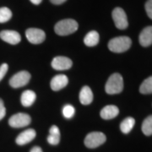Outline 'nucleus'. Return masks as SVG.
I'll list each match as a JSON object with an SVG mask.
<instances>
[{"mask_svg": "<svg viewBox=\"0 0 152 152\" xmlns=\"http://www.w3.org/2000/svg\"><path fill=\"white\" fill-rule=\"evenodd\" d=\"M106 92L109 95L119 94L124 90V79L118 73L113 74L107 81L105 86Z\"/></svg>", "mask_w": 152, "mask_h": 152, "instance_id": "nucleus-1", "label": "nucleus"}, {"mask_svg": "<svg viewBox=\"0 0 152 152\" xmlns=\"http://www.w3.org/2000/svg\"><path fill=\"white\" fill-rule=\"evenodd\" d=\"M131 44L132 41L129 37H118L110 40L108 42V48L113 53H120L130 48Z\"/></svg>", "mask_w": 152, "mask_h": 152, "instance_id": "nucleus-2", "label": "nucleus"}, {"mask_svg": "<svg viewBox=\"0 0 152 152\" xmlns=\"http://www.w3.org/2000/svg\"><path fill=\"white\" fill-rule=\"evenodd\" d=\"M78 30V23L72 19H65L58 21L54 26L55 32L59 36H68Z\"/></svg>", "mask_w": 152, "mask_h": 152, "instance_id": "nucleus-3", "label": "nucleus"}, {"mask_svg": "<svg viewBox=\"0 0 152 152\" xmlns=\"http://www.w3.org/2000/svg\"><path fill=\"white\" fill-rule=\"evenodd\" d=\"M107 137L103 133L101 132H92L88 134L85 139V145L87 148L94 149L103 145L106 142Z\"/></svg>", "mask_w": 152, "mask_h": 152, "instance_id": "nucleus-4", "label": "nucleus"}, {"mask_svg": "<svg viewBox=\"0 0 152 152\" xmlns=\"http://www.w3.org/2000/svg\"><path fill=\"white\" fill-rule=\"evenodd\" d=\"M113 19L116 27L119 30H125L129 26L128 18L126 15L125 11L122 8H115L113 11Z\"/></svg>", "mask_w": 152, "mask_h": 152, "instance_id": "nucleus-5", "label": "nucleus"}, {"mask_svg": "<svg viewBox=\"0 0 152 152\" xmlns=\"http://www.w3.org/2000/svg\"><path fill=\"white\" fill-rule=\"evenodd\" d=\"M31 118L26 113H17L13 115L9 120V124L12 128H24L31 124Z\"/></svg>", "mask_w": 152, "mask_h": 152, "instance_id": "nucleus-6", "label": "nucleus"}, {"mask_svg": "<svg viewBox=\"0 0 152 152\" xmlns=\"http://www.w3.org/2000/svg\"><path fill=\"white\" fill-rule=\"evenodd\" d=\"M31 80V75L27 71H20L15 74L10 80V85L13 88H20L26 86Z\"/></svg>", "mask_w": 152, "mask_h": 152, "instance_id": "nucleus-7", "label": "nucleus"}, {"mask_svg": "<svg viewBox=\"0 0 152 152\" xmlns=\"http://www.w3.org/2000/svg\"><path fill=\"white\" fill-rule=\"evenodd\" d=\"M26 36L27 40L32 44H40L43 42L46 34L42 30L37 28H30L26 31Z\"/></svg>", "mask_w": 152, "mask_h": 152, "instance_id": "nucleus-8", "label": "nucleus"}, {"mask_svg": "<svg viewBox=\"0 0 152 152\" xmlns=\"http://www.w3.org/2000/svg\"><path fill=\"white\" fill-rule=\"evenodd\" d=\"M72 60L67 57L58 56L52 61V67L56 70H66L72 67Z\"/></svg>", "mask_w": 152, "mask_h": 152, "instance_id": "nucleus-9", "label": "nucleus"}, {"mask_svg": "<svg viewBox=\"0 0 152 152\" xmlns=\"http://www.w3.org/2000/svg\"><path fill=\"white\" fill-rule=\"evenodd\" d=\"M0 38L11 45H16L21 41L20 35L15 31H2L0 32Z\"/></svg>", "mask_w": 152, "mask_h": 152, "instance_id": "nucleus-10", "label": "nucleus"}, {"mask_svg": "<svg viewBox=\"0 0 152 152\" xmlns=\"http://www.w3.org/2000/svg\"><path fill=\"white\" fill-rule=\"evenodd\" d=\"M36 135H37L36 131L32 129H26L24 132L20 133L19 135L17 136L15 142L19 145H26L28 143L32 141L33 140L36 138Z\"/></svg>", "mask_w": 152, "mask_h": 152, "instance_id": "nucleus-11", "label": "nucleus"}, {"mask_svg": "<svg viewBox=\"0 0 152 152\" xmlns=\"http://www.w3.org/2000/svg\"><path fill=\"white\" fill-rule=\"evenodd\" d=\"M68 83L69 79L67 76L64 75H58L53 77V80H51V88L53 91H58L64 88L68 85Z\"/></svg>", "mask_w": 152, "mask_h": 152, "instance_id": "nucleus-12", "label": "nucleus"}, {"mask_svg": "<svg viewBox=\"0 0 152 152\" xmlns=\"http://www.w3.org/2000/svg\"><path fill=\"white\" fill-rule=\"evenodd\" d=\"M139 41L142 47H149L152 44V26L145 27L140 34Z\"/></svg>", "mask_w": 152, "mask_h": 152, "instance_id": "nucleus-13", "label": "nucleus"}, {"mask_svg": "<svg viewBox=\"0 0 152 152\" xmlns=\"http://www.w3.org/2000/svg\"><path fill=\"white\" fill-rule=\"evenodd\" d=\"M118 113H119L118 107H117L116 106H113V105H108L102 109L101 117H102V118L105 120H110L116 118L118 115Z\"/></svg>", "mask_w": 152, "mask_h": 152, "instance_id": "nucleus-14", "label": "nucleus"}, {"mask_svg": "<svg viewBox=\"0 0 152 152\" xmlns=\"http://www.w3.org/2000/svg\"><path fill=\"white\" fill-rule=\"evenodd\" d=\"M37 99V95L36 93L32 91H26L22 93L21 97H20V102H21V104L26 107H29L31 106H32L33 103L35 102Z\"/></svg>", "mask_w": 152, "mask_h": 152, "instance_id": "nucleus-15", "label": "nucleus"}, {"mask_svg": "<svg viewBox=\"0 0 152 152\" xmlns=\"http://www.w3.org/2000/svg\"><path fill=\"white\" fill-rule=\"evenodd\" d=\"M80 101L83 105H89L92 102L93 93L89 86H84L80 93Z\"/></svg>", "mask_w": 152, "mask_h": 152, "instance_id": "nucleus-16", "label": "nucleus"}, {"mask_svg": "<svg viewBox=\"0 0 152 152\" xmlns=\"http://www.w3.org/2000/svg\"><path fill=\"white\" fill-rule=\"evenodd\" d=\"M60 141V131L59 129L53 125L51 127L49 130V135L48 137V142L52 145H57L59 144Z\"/></svg>", "mask_w": 152, "mask_h": 152, "instance_id": "nucleus-17", "label": "nucleus"}, {"mask_svg": "<svg viewBox=\"0 0 152 152\" xmlns=\"http://www.w3.org/2000/svg\"><path fill=\"white\" fill-rule=\"evenodd\" d=\"M99 34L96 31H91L89 33H87V35L84 38V43L86 45L87 47H94L96 45H97L99 42Z\"/></svg>", "mask_w": 152, "mask_h": 152, "instance_id": "nucleus-18", "label": "nucleus"}, {"mask_svg": "<svg viewBox=\"0 0 152 152\" xmlns=\"http://www.w3.org/2000/svg\"><path fill=\"white\" fill-rule=\"evenodd\" d=\"M135 124V120L134 118H126L124 120L122 121L121 124H120V129L122 131V133H124L125 134L130 133V131L133 129L134 126Z\"/></svg>", "mask_w": 152, "mask_h": 152, "instance_id": "nucleus-19", "label": "nucleus"}, {"mask_svg": "<svg viewBox=\"0 0 152 152\" xmlns=\"http://www.w3.org/2000/svg\"><path fill=\"white\" fill-rule=\"evenodd\" d=\"M142 132L146 136L152 135V115L147 117L142 124Z\"/></svg>", "mask_w": 152, "mask_h": 152, "instance_id": "nucleus-20", "label": "nucleus"}, {"mask_svg": "<svg viewBox=\"0 0 152 152\" xmlns=\"http://www.w3.org/2000/svg\"><path fill=\"white\" fill-rule=\"evenodd\" d=\"M140 92L141 94H152V76L145 79L140 87Z\"/></svg>", "mask_w": 152, "mask_h": 152, "instance_id": "nucleus-21", "label": "nucleus"}, {"mask_svg": "<svg viewBox=\"0 0 152 152\" xmlns=\"http://www.w3.org/2000/svg\"><path fill=\"white\" fill-rule=\"evenodd\" d=\"M12 18V12L6 7L0 8V23H5Z\"/></svg>", "mask_w": 152, "mask_h": 152, "instance_id": "nucleus-22", "label": "nucleus"}, {"mask_svg": "<svg viewBox=\"0 0 152 152\" xmlns=\"http://www.w3.org/2000/svg\"><path fill=\"white\" fill-rule=\"evenodd\" d=\"M75 107L71 105H65L63 108V115L65 118H72L75 115Z\"/></svg>", "mask_w": 152, "mask_h": 152, "instance_id": "nucleus-23", "label": "nucleus"}, {"mask_svg": "<svg viewBox=\"0 0 152 152\" xmlns=\"http://www.w3.org/2000/svg\"><path fill=\"white\" fill-rule=\"evenodd\" d=\"M145 9L146 11V14L148 17L152 20V0H148L145 3Z\"/></svg>", "mask_w": 152, "mask_h": 152, "instance_id": "nucleus-24", "label": "nucleus"}, {"mask_svg": "<svg viewBox=\"0 0 152 152\" xmlns=\"http://www.w3.org/2000/svg\"><path fill=\"white\" fill-rule=\"evenodd\" d=\"M8 69H9V65L7 64H3L2 65L0 66V81L5 76L7 72H8Z\"/></svg>", "mask_w": 152, "mask_h": 152, "instance_id": "nucleus-25", "label": "nucleus"}, {"mask_svg": "<svg viewBox=\"0 0 152 152\" xmlns=\"http://www.w3.org/2000/svg\"><path fill=\"white\" fill-rule=\"evenodd\" d=\"M6 114V108L4 107V104L2 99H0V120H2L4 117H5Z\"/></svg>", "mask_w": 152, "mask_h": 152, "instance_id": "nucleus-26", "label": "nucleus"}, {"mask_svg": "<svg viewBox=\"0 0 152 152\" xmlns=\"http://www.w3.org/2000/svg\"><path fill=\"white\" fill-rule=\"evenodd\" d=\"M50 1H51L52 4L58 5V4H62L63 3H64L66 0H50Z\"/></svg>", "mask_w": 152, "mask_h": 152, "instance_id": "nucleus-27", "label": "nucleus"}, {"mask_svg": "<svg viewBox=\"0 0 152 152\" xmlns=\"http://www.w3.org/2000/svg\"><path fill=\"white\" fill-rule=\"evenodd\" d=\"M30 152H42V150L39 146H35L33 147Z\"/></svg>", "mask_w": 152, "mask_h": 152, "instance_id": "nucleus-28", "label": "nucleus"}, {"mask_svg": "<svg viewBox=\"0 0 152 152\" xmlns=\"http://www.w3.org/2000/svg\"><path fill=\"white\" fill-rule=\"evenodd\" d=\"M31 3H32L33 4H36V5H38V4H40L41 3H42V0H30Z\"/></svg>", "mask_w": 152, "mask_h": 152, "instance_id": "nucleus-29", "label": "nucleus"}]
</instances>
